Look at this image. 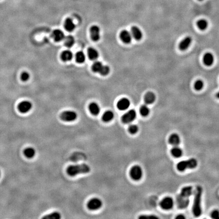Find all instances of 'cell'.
Returning a JSON list of instances; mask_svg holds the SVG:
<instances>
[{"mask_svg": "<svg viewBox=\"0 0 219 219\" xmlns=\"http://www.w3.org/2000/svg\"><path fill=\"white\" fill-rule=\"evenodd\" d=\"M211 217L212 219H219V211L218 210H214L212 211L211 215Z\"/></svg>", "mask_w": 219, "mask_h": 219, "instance_id": "obj_37", "label": "cell"}, {"mask_svg": "<svg viewBox=\"0 0 219 219\" xmlns=\"http://www.w3.org/2000/svg\"><path fill=\"white\" fill-rule=\"evenodd\" d=\"M77 113L73 111H65L60 114V118L63 121L72 122L77 118Z\"/></svg>", "mask_w": 219, "mask_h": 219, "instance_id": "obj_5", "label": "cell"}, {"mask_svg": "<svg viewBox=\"0 0 219 219\" xmlns=\"http://www.w3.org/2000/svg\"><path fill=\"white\" fill-rule=\"evenodd\" d=\"M89 110L91 114L97 116L100 112V106L96 103H92L89 105Z\"/></svg>", "mask_w": 219, "mask_h": 219, "instance_id": "obj_24", "label": "cell"}, {"mask_svg": "<svg viewBox=\"0 0 219 219\" xmlns=\"http://www.w3.org/2000/svg\"><path fill=\"white\" fill-rule=\"evenodd\" d=\"M192 42V39L191 37L188 36L185 38L179 44V47L181 51H185L189 47Z\"/></svg>", "mask_w": 219, "mask_h": 219, "instance_id": "obj_12", "label": "cell"}, {"mask_svg": "<svg viewBox=\"0 0 219 219\" xmlns=\"http://www.w3.org/2000/svg\"><path fill=\"white\" fill-rule=\"evenodd\" d=\"M103 205V202L99 198H94L90 200L87 203V207L90 210H97Z\"/></svg>", "mask_w": 219, "mask_h": 219, "instance_id": "obj_9", "label": "cell"}, {"mask_svg": "<svg viewBox=\"0 0 219 219\" xmlns=\"http://www.w3.org/2000/svg\"><path fill=\"white\" fill-rule=\"evenodd\" d=\"M199 1H202V0H199Z\"/></svg>", "mask_w": 219, "mask_h": 219, "instance_id": "obj_42", "label": "cell"}, {"mask_svg": "<svg viewBox=\"0 0 219 219\" xmlns=\"http://www.w3.org/2000/svg\"><path fill=\"white\" fill-rule=\"evenodd\" d=\"M199 29L202 31L205 30L208 27V22L205 20H200L197 23Z\"/></svg>", "mask_w": 219, "mask_h": 219, "instance_id": "obj_31", "label": "cell"}, {"mask_svg": "<svg viewBox=\"0 0 219 219\" xmlns=\"http://www.w3.org/2000/svg\"><path fill=\"white\" fill-rule=\"evenodd\" d=\"M139 131V127L136 125H131L128 127V132L132 135H135Z\"/></svg>", "mask_w": 219, "mask_h": 219, "instance_id": "obj_35", "label": "cell"}, {"mask_svg": "<svg viewBox=\"0 0 219 219\" xmlns=\"http://www.w3.org/2000/svg\"><path fill=\"white\" fill-rule=\"evenodd\" d=\"M156 100V95L152 92H148L144 97V101L146 105H151Z\"/></svg>", "mask_w": 219, "mask_h": 219, "instance_id": "obj_19", "label": "cell"}, {"mask_svg": "<svg viewBox=\"0 0 219 219\" xmlns=\"http://www.w3.org/2000/svg\"><path fill=\"white\" fill-rule=\"evenodd\" d=\"M204 86V82L202 80H197L194 83V88L196 90H201Z\"/></svg>", "mask_w": 219, "mask_h": 219, "instance_id": "obj_34", "label": "cell"}, {"mask_svg": "<svg viewBox=\"0 0 219 219\" xmlns=\"http://www.w3.org/2000/svg\"><path fill=\"white\" fill-rule=\"evenodd\" d=\"M60 218H61V215L58 212H52L43 217V219H60Z\"/></svg>", "mask_w": 219, "mask_h": 219, "instance_id": "obj_33", "label": "cell"}, {"mask_svg": "<svg viewBox=\"0 0 219 219\" xmlns=\"http://www.w3.org/2000/svg\"><path fill=\"white\" fill-rule=\"evenodd\" d=\"M120 38L121 41L125 44H130L132 41V33L127 30H123L120 34Z\"/></svg>", "mask_w": 219, "mask_h": 219, "instance_id": "obj_13", "label": "cell"}, {"mask_svg": "<svg viewBox=\"0 0 219 219\" xmlns=\"http://www.w3.org/2000/svg\"><path fill=\"white\" fill-rule=\"evenodd\" d=\"M202 189L200 186H198L195 190V194L192 208L193 215L196 217H199L202 214L201 202H202Z\"/></svg>", "mask_w": 219, "mask_h": 219, "instance_id": "obj_1", "label": "cell"}, {"mask_svg": "<svg viewBox=\"0 0 219 219\" xmlns=\"http://www.w3.org/2000/svg\"><path fill=\"white\" fill-rule=\"evenodd\" d=\"M52 37L55 41L60 42L64 40L65 36L62 31L59 29H56L53 31L52 33Z\"/></svg>", "mask_w": 219, "mask_h": 219, "instance_id": "obj_15", "label": "cell"}, {"mask_svg": "<svg viewBox=\"0 0 219 219\" xmlns=\"http://www.w3.org/2000/svg\"><path fill=\"white\" fill-rule=\"evenodd\" d=\"M0 176H1V172H0Z\"/></svg>", "mask_w": 219, "mask_h": 219, "instance_id": "obj_41", "label": "cell"}, {"mask_svg": "<svg viewBox=\"0 0 219 219\" xmlns=\"http://www.w3.org/2000/svg\"><path fill=\"white\" fill-rule=\"evenodd\" d=\"M64 27L68 32H72L75 29L76 25L73 20L70 18H68L65 20Z\"/></svg>", "mask_w": 219, "mask_h": 219, "instance_id": "obj_21", "label": "cell"}, {"mask_svg": "<svg viewBox=\"0 0 219 219\" xmlns=\"http://www.w3.org/2000/svg\"><path fill=\"white\" fill-rule=\"evenodd\" d=\"M198 163L196 159L191 158L187 160L181 161L178 163L177 168L180 172H184L187 169H194L197 166Z\"/></svg>", "mask_w": 219, "mask_h": 219, "instance_id": "obj_3", "label": "cell"}, {"mask_svg": "<svg viewBox=\"0 0 219 219\" xmlns=\"http://www.w3.org/2000/svg\"><path fill=\"white\" fill-rule=\"evenodd\" d=\"M114 114L112 111H107L102 117V119L105 122H108L111 121L114 118Z\"/></svg>", "mask_w": 219, "mask_h": 219, "instance_id": "obj_28", "label": "cell"}, {"mask_svg": "<svg viewBox=\"0 0 219 219\" xmlns=\"http://www.w3.org/2000/svg\"><path fill=\"white\" fill-rule=\"evenodd\" d=\"M90 167L86 164L73 165L67 168V172L68 175L74 177L78 174H87L90 172Z\"/></svg>", "mask_w": 219, "mask_h": 219, "instance_id": "obj_2", "label": "cell"}, {"mask_svg": "<svg viewBox=\"0 0 219 219\" xmlns=\"http://www.w3.org/2000/svg\"><path fill=\"white\" fill-rule=\"evenodd\" d=\"M30 75L28 72H23L21 75V79L23 81H27L30 79Z\"/></svg>", "mask_w": 219, "mask_h": 219, "instance_id": "obj_36", "label": "cell"}, {"mask_svg": "<svg viewBox=\"0 0 219 219\" xmlns=\"http://www.w3.org/2000/svg\"><path fill=\"white\" fill-rule=\"evenodd\" d=\"M75 42V40L73 36L71 35L65 37L64 39V43L66 47L68 48L72 47L74 45Z\"/></svg>", "mask_w": 219, "mask_h": 219, "instance_id": "obj_27", "label": "cell"}, {"mask_svg": "<svg viewBox=\"0 0 219 219\" xmlns=\"http://www.w3.org/2000/svg\"><path fill=\"white\" fill-rule=\"evenodd\" d=\"M178 206L179 208L181 209H185L187 207L189 204V198H185L184 197L180 196V195L177 197Z\"/></svg>", "mask_w": 219, "mask_h": 219, "instance_id": "obj_16", "label": "cell"}, {"mask_svg": "<svg viewBox=\"0 0 219 219\" xmlns=\"http://www.w3.org/2000/svg\"><path fill=\"white\" fill-rule=\"evenodd\" d=\"M175 219H185V217L183 215H179L178 216H177Z\"/></svg>", "mask_w": 219, "mask_h": 219, "instance_id": "obj_39", "label": "cell"}, {"mask_svg": "<svg viewBox=\"0 0 219 219\" xmlns=\"http://www.w3.org/2000/svg\"><path fill=\"white\" fill-rule=\"evenodd\" d=\"M73 57V55L72 51L70 50H65L63 51L61 55V60H63V61H70L71 60H72Z\"/></svg>", "mask_w": 219, "mask_h": 219, "instance_id": "obj_25", "label": "cell"}, {"mask_svg": "<svg viewBox=\"0 0 219 219\" xmlns=\"http://www.w3.org/2000/svg\"><path fill=\"white\" fill-rule=\"evenodd\" d=\"M168 142L173 146H178L180 144V136L177 133H172L169 137Z\"/></svg>", "mask_w": 219, "mask_h": 219, "instance_id": "obj_20", "label": "cell"}, {"mask_svg": "<svg viewBox=\"0 0 219 219\" xmlns=\"http://www.w3.org/2000/svg\"><path fill=\"white\" fill-rule=\"evenodd\" d=\"M132 35L136 40L139 41L143 38V33L140 28L137 26H133L131 29Z\"/></svg>", "mask_w": 219, "mask_h": 219, "instance_id": "obj_18", "label": "cell"}, {"mask_svg": "<svg viewBox=\"0 0 219 219\" xmlns=\"http://www.w3.org/2000/svg\"><path fill=\"white\" fill-rule=\"evenodd\" d=\"M140 219H157L158 217H156V216H153V215H151V216H141L140 217H139Z\"/></svg>", "mask_w": 219, "mask_h": 219, "instance_id": "obj_38", "label": "cell"}, {"mask_svg": "<svg viewBox=\"0 0 219 219\" xmlns=\"http://www.w3.org/2000/svg\"><path fill=\"white\" fill-rule=\"evenodd\" d=\"M174 202L172 198L170 197H166L161 200L160 205L162 209L164 210H170L174 207Z\"/></svg>", "mask_w": 219, "mask_h": 219, "instance_id": "obj_8", "label": "cell"}, {"mask_svg": "<svg viewBox=\"0 0 219 219\" xmlns=\"http://www.w3.org/2000/svg\"><path fill=\"white\" fill-rule=\"evenodd\" d=\"M92 70L95 73H98L103 76L108 75L110 69L108 65H104L100 61H95L92 65Z\"/></svg>", "mask_w": 219, "mask_h": 219, "instance_id": "obj_4", "label": "cell"}, {"mask_svg": "<svg viewBox=\"0 0 219 219\" xmlns=\"http://www.w3.org/2000/svg\"><path fill=\"white\" fill-rule=\"evenodd\" d=\"M216 97L219 99V91L216 94Z\"/></svg>", "mask_w": 219, "mask_h": 219, "instance_id": "obj_40", "label": "cell"}, {"mask_svg": "<svg viewBox=\"0 0 219 219\" xmlns=\"http://www.w3.org/2000/svg\"><path fill=\"white\" fill-rule=\"evenodd\" d=\"M130 105V102L128 98H122L118 102L117 107L119 110L124 111L128 109Z\"/></svg>", "mask_w": 219, "mask_h": 219, "instance_id": "obj_14", "label": "cell"}, {"mask_svg": "<svg viewBox=\"0 0 219 219\" xmlns=\"http://www.w3.org/2000/svg\"><path fill=\"white\" fill-rule=\"evenodd\" d=\"M171 154L175 158H179L182 156L183 152L182 150L178 146H174L171 150Z\"/></svg>", "mask_w": 219, "mask_h": 219, "instance_id": "obj_26", "label": "cell"}, {"mask_svg": "<svg viewBox=\"0 0 219 219\" xmlns=\"http://www.w3.org/2000/svg\"><path fill=\"white\" fill-rule=\"evenodd\" d=\"M90 37L93 41L97 42L100 39V28L97 25H93L91 26L90 29Z\"/></svg>", "mask_w": 219, "mask_h": 219, "instance_id": "obj_11", "label": "cell"}, {"mask_svg": "<svg viewBox=\"0 0 219 219\" xmlns=\"http://www.w3.org/2000/svg\"><path fill=\"white\" fill-rule=\"evenodd\" d=\"M193 190L191 186H187L183 188L180 191V195L185 198H189V197L192 194Z\"/></svg>", "mask_w": 219, "mask_h": 219, "instance_id": "obj_22", "label": "cell"}, {"mask_svg": "<svg viewBox=\"0 0 219 219\" xmlns=\"http://www.w3.org/2000/svg\"><path fill=\"white\" fill-rule=\"evenodd\" d=\"M143 170L139 165L133 166L130 170V175L132 179L135 180H140L143 177Z\"/></svg>", "mask_w": 219, "mask_h": 219, "instance_id": "obj_6", "label": "cell"}, {"mask_svg": "<svg viewBox=\"0 0 219 219\" xmlns=\"http://www.w3.org/2000/svg\"><path fill=\"white\" fill-rule=\"evenodd\" d=\"M76 60L77 62L78 63H84L86 57L84 55V53L82 51H79L78 52L76 53L75 56Z\"/></svg>", "mask_w": 219, "mask_h": 219, "instance_id": "obj_30", "label": "cell"}, {"mask_svg": "<svg viewBox=\"0 0 219 219\" xmlns=\"http://www.w3.org/2000/svg\"><path fill=\"white\" fill-rule=\"evenodd\" d=\"M140 115L144 117L148 116L150 113V109H149V107H148L147 105L146 104V105H142L140 109Z\"/></svg>", "mask_w": 219, "mask_h": 219, "instance_id": "obj_32", "label": "cell"}, {"mask_svg": "<svg viewBox=\"0 0 219 219\" xmlns=\"http://www.w3.org/2000/svg\"><path fill=\"white\" fill-rule=\"evenodd\" d=\"M87 54L88 57L92 60H97L99 56L98 51L93 48H89L88 49Z\"/></svg>", "mask_w": 219, "mask_h": 219, "instance_id": "obj_23", "label": "cell"}, {"mask_svg": "<svg viewBox=\"0 0 219 219\" xmlns=\"http://www.w3.org/2000/svg\"><path fill=\"white\" fill-rule=\"evenodd\" d=\"M24 154L27 158H33L36 154V151L33 148L28 147L25 149L24 151Z\"/></svg>", "mask_w": 219, "mask_h": 219, "instance_id": "obj_29", "label": "cell"}, {"mask_svg": "<svg viewBox=\"0 0 219 219\" xmlns=\"http://www.w3.org/2000/svg\"><path fill=\"white\" fill-rule=\"evenodd\" d=\"M137 117V113L135 110L132 109L125 113L122 117V121L125 124H128L135 120Z\"/></svg>", "mask_w": 219, "mask_h": 219, "instance_id": "obj_7", "label": "cell"}, {"mask_svg": "<svg viewBox=\"0 0 219 219\" xmlns=\"http://www.w3.org/2000/svg\"><path fill=\"white\" fill-rule=\"evenodd\" d=\"M18 110L22 113L28 112L32 108V103L28 100H25L21 102L18 106Z\"/></svg>", "mask_w": 219, "mask_h": 219, "instance_id": "obj_10", "label": "cell"}, {"mask_svg": "<svg viewBox=\"0 0 219 219\" xmlns=\"http://www.w3.org/2000/svg\"><path fill=\"white\" fill-rule=\"evenodd\" d=\"M214 60H215V58H214V55H212V53H206L203 56V63L205 65L208 66V67L212 65L214 63Z\"/></svg>", "mask_w": 219, "mask_h": 219, "instance_id": "obj_17", "label": "cell"}]
</instances>
